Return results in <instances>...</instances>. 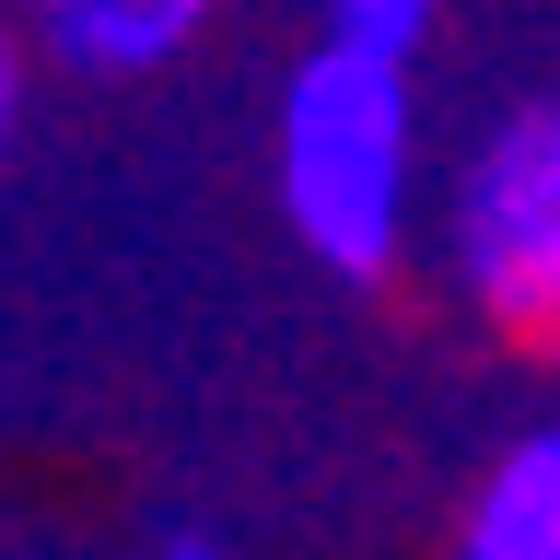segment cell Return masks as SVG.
I'll use <instances>...</instances> for the list:
<instances>
[{
  "mask_svg": "<svg viewBox=\"0 0 560 560\" xmlns=\"http://www.w3.org/2000/svg\"><path fill=\"white\" fill-rule=\"evenodd\" d=\"M397 187H409V94H397V59L315 47L292 70V105H280V199H292L304 245L327 269L374 280L397 257Z\"/></svg>",
  "mask_w": 560,
  "mask_h": 560,
  "instance_id": "6da1fadb",
  "label": "cell"
},
{
  "mask_svg": "<svg viewBox=\"0 0 560 560\" xmlns=\"http://www.w3.org/2000/svg\"><path fill=\"white\" fill-rule=\"evenodd\" d=\"M467 280L490 315H560V105L467 164Z\"/></svg>",
  "mask_w": 560,
  "mask_h": 560,
  "instance_id": "7a4b0ae2",
  "label": "cell"
},
{
  "mask_svg": "<svg viewBox=\"0 0 560 560\" xmlns=\"http://www.w3.org/2000/svg\"><path fill=\"white\" fill-rule=\"evenodd\" d=\"M467 560H560V432L490 467L479 514H467Z\"/></svg>",
  "mask_w": 560,
  "mask_h": 560,
  "instance_id": "3957f363",
  "label": "cell"
},
{
  "mask_svg": "<svg viewBox=\"0 0 560 560\" xmlns=\"http://www.w3.org/2000/svg\"><path fill=\"white\" fill-rule=\"evenodd\" d=\"M210 0H47V24H59V47L82 70H152L175 59L187 35H199Z\"/></svg>",
  "mask_w": 560,
  "mask_h": 560,
  "instance_id": "277c9868",
  "label": "cell"
},
{
  "mask_svg": "<svg viewBox=\"0 0 560 560\" xmlns=\"http://www.w3.org/2000/svg\"><path fill=\"white\" fill-rule=\"evenodd\" d=\"M420 24H432V0H339V35L327 47H362V59H409Z\"/></svg>",
  "mask_w": 560,
  "mask_h": 560,
  "instance_id": "5b68a950",
  "label": "cell"
},
{
  "mask_svg": "<svg viewBox=\"0 0 560 560\" xmlns=\"http://www.w3.org/2000/svg\"><path fill=\"white\" fill-rule=\"evenodd\" d=\"M0 129H12V59H0Z\"/></svg>",
  "mask_w": 560,
  "mask_h": 560,
  "instance_id": "8992f818",
  "label": "cell"
},
{
  "mask_svg": "<svg viewBox=\"0 0 560 560\" xmlns=\"http://www.w3.org/2000/svg\"><path fill=\"white\" fill-rule=\"evenodd\" d=\"M175 560H210V549H175Z\"/></svg>",
  "mask_w": 560,
  "mask_h": 560,
  "instance_id": "52a82bcc",
  "label": "cell"
}]
</instances>
